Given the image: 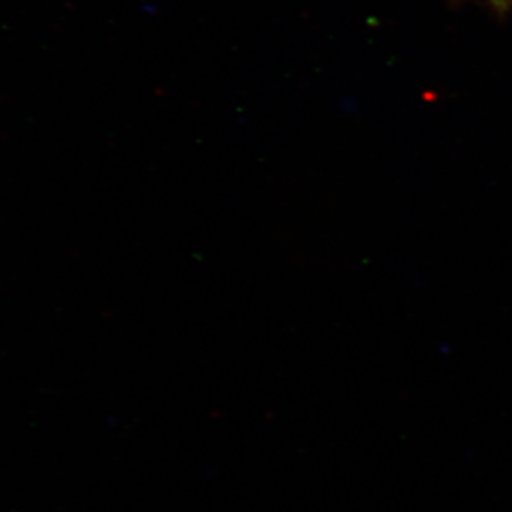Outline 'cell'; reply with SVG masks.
Listing matches in <instances>:
<instances>
[{
    "label": "cell",
    "mask_w": 512,
    "mask_h": 512,
    "mask_svg": "<svg viewBox=\"0 0 512 512\" xmlns=\"http://www.w3.org/2000/svg\"><path fill=\"white\" fill-rule=\"evenodd\" d=\"M487 2L490 3L493 8L504 12V10L510 8L512 0H487Z\"/></svg>",
    "instance_id": "obj_1"
}]
</instances>
